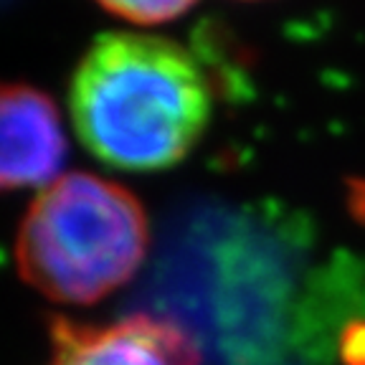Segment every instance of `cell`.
<instances>
[{
  "mask_svg": "<svg viewBox=\"0 0 365 365\" xmlns=\"http://www.w3.org/2000/svg\"><path fill=\"white\" fill-rule=\"evenodd\" d=\"M68 109L94 158L148 173L175 165L195 148L211 120V89L182 46L109 31L81 56Z\"/></svg>",
  "mask_w": 365,
  "mask_h": 365,
  "instance_id": "obj_1",
  "label": "cell"
},
{
  "mask_svg": "<svg viewBox=\"0 0 365 365\" xmlns=\"http://www.w3.org/2000/svg\"><path fill=\"white\" fill-rule=\"evenodd\" d=\"M148 244V216L130 190L68 173L31 203L16 259L23 279L48 299L91 304L135 277Z\"/></svg>",
  "mask_w": 365,
  "mask_h": 365,
  "instance_id": "obj_2",
  "label": "cell"
},
{
  "mask_svg": "<svg viewBox=\"0 0 365 365\" xmlns=\"http://www.w3.org/2000/svg\"><path fill=\"white\" fill-rule=\"evenodd\" d=\"M46 365H200V353L180 327L150 314L112 325L53 319Z\"/></svg>",
  "mask_w": 365,
  "mask_h": 365,
  "instance_id": "obj_3",
  "label": "cell"
},
{
  "mask_svg": "<svg viewBox=\"0 0 365 365\" xmlns=\"http://www.w3.org/2000/svg\"><path fill=\"white\" fill-rule=\"evenodd\" d=\"M66 158L56 104L26 84H0V190L51 185Z\"/></svg>",
  "mask_w": 365,
  "mask_h": 365,
  "instance_id": "obj_4",
  "label": "cell"
},
{
  "mask_svg": "<svg viewBox=\"0 0 365 365\" xmlns=\"http://www.w3.org/2000/svg\"><path fill=\"white\" fill-rule=\"evenodd\" d=\"M114 16L143 26L168 23L193 8L195 0H97Z\"/></svg>",
  "mask_w": 365,
  "mask_h": 365,
  "instance_id": "obj_5",
  "label": "cell"
}]
</instances>
